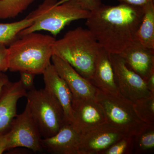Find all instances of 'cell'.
<instances>
[{"label": "cell", "instance_id": "1", "mask_svg": "<svg viewBox=\"0 0 154 154\" xmlns=\"http://www.w3.org/2000/svg\"><path fill=\"white\" fill-rule=\"evenodd\" d=\"M143 16L142 7L102 4L91 11L86 25L101 47L119 54L134 40Z\"/></svg>", "mask_w": 154, "mask_h": 154}, {"label": "cell", "instance_id": "2", "mask_svg": "<svg viewBox=\"0 0 154 154\" xmlns=\"http://www.w3.org/2000/svg\"><path fill=\"white\" fill-rule=\"evenodd\" d=\"M55 40L52 36L36 32L19 36L8 48V70L42 74L51 63Z\"/></svg>", "mask_w": 154, "mask_h": 154}, {"label": "cell", "instance_id": "3", "mask_svg": "<svg viewBox=\"0 0 154 154\" xmlns=\"http://www.w3.org/2000/svg\"><path fill=\"white\" fill-rule=\"evenodd\" d=\"M100 44L88 28L69 30L53 45V55L66 62L82 76L91 81Z\"/></svg>", "mask_w": 154, "mask_h": 154}, {"label": "cell", "instance_id": "4", "mask_svg": "<svg viewBox=\"0 0 154 154\" xmlns=\"http://www.w3.org/2000/svg\"><path fill=\"white\" fill-rule=\"evenodd\" d=\"M91 13L77 0H44L28 15L34 19V23L21 31L19 37L40 30L47 31L57 36L70 23L88 19Z\"/></svg>", "mask_w": 154, "mask_h": 154}, {"label": "cell", "instance_id": "5", "mask_svg": "<svg viewBox=\"0 0 154 154\" xmlns=\"http://www.w3.org/2000/svg\"><path fill=\"white\" fill-rule=\"evenodd\" d=\"M95 99L103 109L106 123L125 136L134 137L149 125L138 118L133 102L119 92L108 93L96 88Z\"/></svg>", "mask_w": 154, "mask_h": 154}, {"label": "cell", "instance_id": "6", "mask_svg": "<svg viewBox=\"0 0 154 154\" xmlns=\"http://www.w3.org/2000/svg\"><path fill=\"white\" fill-rule=\"evenodd\" d=\"M25 97L42 138L54 135L66 123L60 104L45 88L28 91Z\"/></svg>", "mask_w": 154, "mask_h": 154}, {"label": "cell", "instance_id": "7", "mask_svg": "<svg viewBox=\"0 0 154 154\" xmlns=\"http://www.w3.org/2000/svg\"><path fill=\"white\" fill-rule=\"evenodd\" d=\"M7 134L9 150L24 147L36 152L43 149L42 137L27 104L23 112L14 119Z\"/></svg>", "mask_w": 154, "mask_h": 154}, {"label": "cell", "instance_id": "8", "mask_svg": "<svg viewBox=\"0 0 154 154\" xmlns=\"http://www.w3.org/2000/svg\"><path fill=\"white\" fill-rule=\"evenodd\" d=\"M116 83L119 92L135 102L151 95L146 81L134 71L119 54H111Z\"/></svg>", "mask_w": 154, "mask_h": 154}, {"label": "cell", "instance_id": "9", "mask_svg": "<svg viewBox=\"0 0 154 154\" xmlns=\"http://www.w3.org/2000/svg\"><path fill=\"white\" fill-rule=\"evenodd\" d=\"M124 136L107 123L80 132L79 154H102Z\"/></svg>", "mask_w": 154, "mask_h": 154}, {"label": "cell", "instance_id": "10", "mask_svg": "<svg viewBox=\"0 0 154 154\" xmlns=\"http://www.w3.org/2000/svg\"><path fill=\"white\" fill-rule=\"evenodd\" d=\"M72 125L79 132L106 123L104 111L95 99H72Z\"/></svg>", "mask_w": 154, "mask_h": 154}, {"label": "cell", "instance_id": "11", "mask_svg": "<svg viewBox=\"0 0 154 154\" xmlns=\"http://www.w3.org/2000/svg\"><path fill=\"white\" fill-rule=\"evenodd\" d=\"M51 60L58 74L69 88L73 99H95L96 88L90 81L57 56L53 55Z\"/></svg>", "mask_w": 154, "mask_h": 154}, {"label": "cell", "instance_id": "12", "mask_svg": "<svg viewBox=\"0 0 154 154\" xmlns=\"http://www.w3.org/2000/svg\"><path fill=\"white\" fill-rule=\"evenodd\" d=\"M42 75L45 89L54 96L63 109L66 123L73 121L72 102V95L66 82L58 74L53 64L45 69Z\"/></svg>", "mask_w": 154, "mask_h": 154}, {"label": "cell", "instance_id": "13", "mask_svg": "<svg viewBox=\"0 0 154 154\" xmlns=\"http://www.w3.org/2000/svg\"><path fill=\"white\" fill-rule=\"evenodd\" d=\"M119 55L145 81L154 72V50L134 40Z\"/></svg>", "mask_w": 154, "mask_h": 154}, {"label": "cell", "instance_id": "14", "mask_svg": "<svg viewBox=\"0 0 154 154\" xmlns=\"http://www.w3.org/2000/svg\"><path fill=\"white\" fill-rule=\"evenodd\" d=\"M27 91L20 81L5 85L0 96V133L7 132L17 116V103L19 99L26 97Z\"/></svg>", "mask_w": 154, "mask_h": 154}, {"label": "cell", "instance_id": "15", "mask_svg": "<svg viewBox=\"0 0 154 154\" xmlns=\"http://www.w3.org/2000/svg\"><path fill=\"white\" fill-rule=\"evenodd\" d=\"M80 132L66 123L54 135L41 140L42 149L54 154H79Z\"/></svg>", "mask_w": 154, "mask_h": 154}, {"label": "cell", "instance_id": "16", "mask_svg": "<svg viewBox=\"0 0 154 154\" xmlns=\"http://www.w3.org/2000/svg\"><path fill=\"white\" fill-rule=\"evenodd\" d=\"M90 82L96 88L104 92L118 93L111 53L101 47L96 57L93 77Z\"/></svg>", "mask_w": 154, "mask_h": 154}, {"label": "cell", "instance_id": "17", "mask_svg": "<svg viewBox=\"0 0 154 154\" xmlns=\"http://www.w3.org/2000/svg\"><path fill=\"white\" fill-rule=\"evenodd\" d=\"M143 16L134 40L150 49L154 50V1L142 7Z\"/></svg>", "mask_w": 154, "mask_h": 154}, {"label": "cell", "instance_id": "18", "mask_svg": "<svg viewBox=\"0 0 154 154\" xmlns=\"http://www.w3.org/2000/svg\"><path fill=\"white\" fill-rule=\"evenodd\" d=\"M34 19L29 16L17 22L0 23V43L9 46L19 37L22 30L33 25Z\"/></svg>", "mask_w": 154, "mask_h": 154}, {"label": "cell", "instance_id": "19", "mask_svg": "<svg viewBox=\"0 0 154 154\" xmlns=\"http://www.w3.org/2000/svg\"><path fill=\"white\" fill-rule=\"evenodd\" d=\"M35 0H0V19H14L26 11Z\"/></svg>", "mask_w": 154, "mask_h": 154}, {"label": "cell", "instance_id": "20", "mask_svg": "<svg viewBox=\"0 0 154 154\" xmlns=\"http://www.w3.org/2000/svg\"><path fill=\"white\" fill-rule=\"evenodd\" d=\"M154 150V125H149L134 136L133 153H151L153 152Z\"/></svg>", "mask_w": 154, "mask_h": 154}, {"label": "cell", "instance_id": "21", "mask_svg": "<svg viewBox=\"0 0 154 154\" xmlns=\"http://www.w3.org/2000/svg\"><path fill=\"white\" fill-rule=\"evenodd\" d=\"M138 118L145 123L154 125V94L142 98L133 103Z\"/></svg>", "mask_w": 154, "mask_h": 154}, {"label": "cell", "instance_id": "22", "mask_svg": "<svg viewBox=\"0 0 154 154\" xmlns=\"http://www.w3.org/2000/svg\"><path fill=\"white\" fill-rule=\"evenodd\" d=\"M134 137L123 136L102 154H131L133 152Z\"/></svg>", "mask_w": 154, "mask_h": 154}, {"label": "cell", "instance_id": "23", "mask_svg": "<svg viewBox=\"0 0 154 154\" xmlns=\"http://www.w3.org/2000/svg\"><path fill=\"white\" fill-rule=\"evenodd\" d=\"M20 72V81L21 85L26 91H30L35 88L34 87V79L36 75L27 71H21Z\"/></svg>", "mask_w": 154, "mask_h": 154}, {"label": "cell", "instance_id": "24", "mask_svg": "<svg viewBox=\"0 0 154 154\" xmlns=\"http://www.w3.org/2000/svg\"><path fill=\"white\" fill-rule=\"evenodd\" d=\"M9 69L8 50L5 45L0 43V72Z\"/></svg>", "mask_w": 154, "mask_h": 154}, {"label": "cell", "instance_id": "25", "mask_svg": "<svg viewBox=\"0 0 154 154\" xmlns=\"http://www.w3.org/2000/svg\"><path fill=\"white\" fill-rule=\"evenodd\" d=\"M84 9L90 11L96 10L102 5L101 0H77Z\"/></svg>", "mask_w": 154, "mask_h": 154}, {"label": "cell", "instance_id": "26", "mask_svg": "<svg viewBox=\"0 0 154 154\" xmlns=\"http://www.w3.org/2000/svg\"><path fill=\"white\" fill-rule=\"evenodd\" d=\"M9 150L8 140L7 132L0 133V154Z\"/></svg>", "mask_w": 154, "mask_h": 154}, {"label": "cell", "instance_id": "27", "mask_svg": "<svg viewBox=\"0 0 154 154\" xmlns=\"http://www.w3.org/2000/svg\"><path fill=\"white\" fill-rule=\"evenodd\" d=\"M121 4H126L136 7H143L154 0H117Z\"/></svg>", "mask_w": 154, "mask_h": 154}, {"label": "cell", "instance_id": "28", "mask_svg": "<svg viewBox=\"0 0 154 154\" xmlns=\"http://www.w3.org/2000/svg\"><path fill=\"white\" fill-rule=\"evenodd\" d=\"M145 81L149 91L152 94H154V72L152 73Z\"/></svg>", "mask_w": 154, "mask_h": 154}, {"label": "cell", "instance_id": "29", "mask_svg": "<svg viewBox=\"0 0 154 154\" xmlns=\"http://www.w3.org/2000/svg\"><path fill=\"white\" fill-rule=\"evenodd\" d=\"M8 77L4 74V75L0 79V96L2 92L3 88L5 85L9 82Z\"/></svg>", "mask_w": 154, "mask_h": 154}, {"label": "cell", "instance_id": "30", "mask_svg": "<svg viewBox=\"0 0 154 154\" xmlns=\"http://www.w3.org/2000/svg\"><path fill=\"white\" fill-rule=\"evenodd\" d=\"M4 74L2 72H0V79L2 78V76L4 75Z\"/></svg>", "mask_w": 154, "mask_h": 154}]
</instances>
